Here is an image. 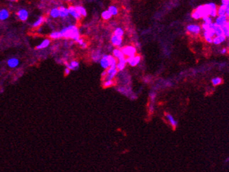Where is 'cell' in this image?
Instances as JSON below:
<instances>
[{
  "label": "cell",
  "instance_id": "cell-1",
  "mask_svg": "<svg viewBox=\"0 0 229 172\" xmlns=\"http://www.w3.org/2000/svg\"><path fill=\"white\" fill-rule=\"evenodd\" d=\"M62 38L66 39H72L76 41L80 38V33L78 27L75 25H69L63 28L60 31Z\"/></svg>",
  "mask_w": 229,
  "mask_h": 172
},
{
  "label": "cell",
  "instance_id": "cell-2",
  "mask_svg": "<svg viewBox=\"0 0 229 172\" xmlns=\"http://www.w3.org/2000/svg\"><path fill=\"white\" fill-rule=\"evenodd\" d=\"M121 51L122 53H123L125 57H131V56H134L136 55L137 53V49L136 48L134 47L133 46H124L123 48H121Z\"/></svg>",
  "mask_w": 229,
  "mask_h": 172
},
{
  "label": "cell",
  "instance_id": "cell-3",
  "mask_svg": "<svg viewBox=\"0 0 229 172\" xmlns=\"http://www.w3.org/2000/svg\"><path fill=\"white\" fill-rule=\"evenodd\" d=\"M107 70V75L104 78V81L106 80H113L115 76L118 73V70L116 69V66H110Z\"/></svg>",
  "mask_w": 229,
  "mask_h": 172
},
{
  "label": "cell",
  "instance_id": "cell-4",
  "mask_svg": "<svg viewBox=\"0 0 229 172\" xmlns=\"http://www.w3.org/2000/svg\"><path fill=\"white\" fill-rule=\"evenodd\" d=\"M201 30V27L196 24H190L186 27V31L193 35H198Z\"/></svg>",
  "mask_w": 229,
  "mask_h": 172
},
{
  "label": "cell",
  "instance_id": "cell-5",
  "mask_svg": "<svg viewBox=\"0 0 229 172\" xmlns=\"http://www.w3.org/2000/svg\"><path fill=\"white\" fill-rule=\"evenodd\" d=\"M127 63H128L131 66H135L137 65H138L140 64V61H141V57L140 56H131V57H128L126 58Z\"/></svg>",
  "mask_w": 229,
  "mask_h": 172
},
{
  "label": "cell",
  "instance_id": "cell-6",
  "mask_svg": "<svg viewBox=\"0 0 229 172\" xmlns=\"http://www.w3.org/2000/svg\"><path fill=\"white\" fill-rule=\"evenodd\" d=\"M217 16H223L226 15L227 17L229 16V5H221L217 7Z\"/></svg>",
  "mask_w": 229,
  "mask_h": 172
},
{
  "label": "cell",
  "instance_id": "cell-7",
  "mask_svg": "<svg viewBox=\"0 0 229 172\" xmlns=\"http://www.w3.org/2000/svg\"><path fill=\"white\" fill-rule=\"evenodd\" d=\"M68 11H69V15H70L73 18H74L76 21H81V18H82V16L77 12V11L74 6H69L68 7Z\"/></svg>",
  "mask_w": 229,
  "mask_h": 172
},
{
  "label": "cell",
  "instance_id": "cell-8",
  "mask_svg": "<svg viewBox=\"0 0 229 172\" xmlns=\"http://www.w3.org/2000/svg\"><path fill=\"white\" fill-rule=\"evenodd\" d=\"M17 16L18 19L22 22L26 21L29 17V13L25 9H21L18 11Z\"/></svg>",
  "mask_w": 229,
  "mask_h": 172
},
{
  "label": "cell",
  "instance_id": "cell-9",
  "mask_svg": "<svg viewBox=\"0 0 229 172\" xmlns=\"http://www.w3.org/2000/svg\"><path fill=\"white\" fill-rule=\"evenodd\" d=\"M111 43L112 46H115V47L121 48L122 43H123V38L121 36L113 34L111 37Z\"/></svg>",
  "mask_w": 229,
  "mask_h": 172
},
{
  "label": "cell",
  "instance_id": "cell-10",
  "mask_svg": "<svg viewBox=\"0 0 229 172\" xmlns=\"http://www.w3.org/2000/svg\"><path fill=\"white\" fill-rule=\"evenodd\" d=\"M228 17L226 15H223V16H217L215 18V23L217 24V25L222 27L223 25H224L226 23H228Z\"/></svg>",
  "mask_w": 229,
  "mask_h": 172
},
{
  "label": "cell",
  "instance_id": "cell-11",
  "mask_svg": "<svg viewBox=\"0 0 229 172\" xmlns=\"http://www.w3.org/2000/svg\"><path fill=\"white\" fill-rule=\"evenodd\" d=\"M100 64L101 67L105 70L107 69L109 67V61L108 59V55H103L100 59Z\"/></svg>",
  "mask_w": 229,
  "mask_h": 172
},
{
  "label": "cell",
  "instance_id": "cell-12",
  "mask_svg": "<svg viewBox=\"0 0 229 172\" xmlns=\"http://www.w3.org/2000/svg\"><path fill=\"white\" fill-rule=\"evenodd\" d=\"M112 54L113 56L117 60V61L120 60H122L125 58L124 55H123V53H122L121 50L119 49V48H114V49L112 51Z\"/></svg>",
  "mask_w": 229,
  "mask_h": 172
},
{
  "label": "cell",
  "instance_id": "cell-13",
  "mask_svg": "<svg viewBox=\"0 0 229 172\" xmlns=\"http://www.w3.org/2000/svg\"><path fill=\"white\" fill-rule=\"evenodd\" d=\"M59 17L61 18H66L69 16V11L68 8L65 7L64 6H61L59 8Z\"/></svg>",
  "mask_w": 229,
  "mask_h": 172
},
{
  "label": "cell",
  "instance_id": "cell-14",
  "mask_svg": "<svg viewBox=\"0 0 229 172\" xmlns=\"http://www.w3.org/2000/svg\"><path fill=\"white\" fill-rule=\"evenodd\" d=\"M165 118H166L167 121L170 123V125H171L174 129H175V128L177 126V122L176 120L174 118V117L172 116L171 114H170V113H165Z\"/></svg>",
  "mask_w": 229,
  "mask_h": 172
},
{
  "label": "cell",
  "instance_id": "cell-15",
  "mask_svg": "<svg viewBox=\"0 0 229 172\" xmlns=\"http://www.w3.org/2000/svg\"><path fill=\"white\" fill-rule=\"evenodd\" d=\"M126 64H127V60L125 58L122 60H118V62H117L116 64V69L118 70V71H123V70L125 69V66H126Z\"/></svg>",
  "mask_w": 229,
  "mask_h": 172
},
{
  "label": "cell",
  "instance_id": "cell-16",
  "mask_svg": "<svg viewBox=\"0 0 229 172\" xmlns=\"http://www.w3.org/2000/svg\"><path fill=\"white\" fill-rule=\"evenodd\" d=\"M50 43H51V40H50L49 39H43V41H41V43L36 46V49H37V50L44 49V48H46L49 46Z\"/></svg>",
  "mask_w": 229,
  "mask_h": 172
},
{
  "label": "cell",
  "instance_id": "cell-17",
  "mask_svg": "<svg viewBox=\"0 0 229 172\" xmlns=\"http://www.w3.org/2000/svg\"><path fill=\"white\" fill-rule=\"evenodd\" d=\"M46 21V18L44 16H40L38 18V19L34 22L32 24L33 28H38L39 27H41L44 23V22Z\"/></svg>",
  "mask_w": 229,
  "mask_h": 172
},
{
  "label": "cell",
  "instance_id": "cell-18",
  "mask_svg": "<svg viewBox=\"0 0 229 172\" xmlns=\"http://www.w3.org/2000/svg\"><path fill=\"white\" fill-rule=\"evenodd\" d=\"M10 16L9 11L6 9H2L0 10V21H4L8 19Z\"/></svg>",
  "mask_w": 229,
  "mask_h": 172
},
{
  "label": "cell",
  "instance_id": "cell-19",
  "mask_svg": "<svg viewBox=\"0 0 229 172\" xmlns=\"http://www.w3.org/2000/svg\"><path fill=\"white\" fill-rule=\"evenodd\" d=\"M18 64H19V60L17 58H10L7 61V65L10 68H16V66H18Z\"/></svg>",
  "mask_w": 229,
  "mask_h": 172
},
{
  "label": "cell",
  "instance_id": "cell-20",
  "mask_svg": "<svg viewBox=\"0 0 229 172\" xmlns=\"http://www.w3.org/2000/svg\"><path fill=\"white\" fill-rule=\"evenodd\" d=\"M66 66L70 70H76L79 67V63L77 61L73 60L70 62L69 63H67Z\"/></svg>",
  "mask_w": 229,
  "mask_h": 172
},
{
  "label": "cell",
  "instance_id": "cell-21",
  "mask_svg": "<svg viewBox=\"0 0 229 172\" xmlns=\"http://www.w3.org/2000/svg\"><path fill=\"white\" fill-rule=\"evenodd\" d=\"M75 9H76L77 12L81 15L82 17H86L87 16V11L86 9L83 7V6H81V5H77V6H74Z\"/></svg>",
  "mask_w": 229,
  "mask_h": 172
},
{
  "label": "cell",
  "instance_id": "cell-22",
  "mask_svg": "<svg viewBox=\"0 0 229 172\" xmlns=\"http://www.w3.org/2000/svg\"><path fill=\"white\" fill-rule=\"evenodd\" d=\"M49 16L52 18H59V9H58V8L54 7L50 10Z\"/></svg>",
  "mask_w": 229,
  "mask_h": 172
},
{
  "label": "cell",
  "instance_id": "cell-23",
  "mask_svg": "<svg viewBox=\"0 0 229 172\" xmlns=\"http://www.w3.org/2000/svg\"><path fill=\"white\" fill-rule=\"evenodd\" d=\"M107 10L109 11V13H111L112 16H116L118 14V9L117 8V6H115V5H111V6H109Z\"/></svg>",
  "mask_w": 229,
  "mask_h": 172
},
{
  "label": "cell",
  "instance_id": "cell-24",
  "mask_svg": "<svg viewBox=\"0 0 229 172\" xmlns=\"http://www.w3.org/2000/svg\"><path fill=\"white\" fill-rule=\"evenodd\" d=\"M101 17L104 21H109V20L111 19L112 16H111V14L109 13L108 10H105V11H103L102 12Z\"/></svg>",
  "mask_w": 229,
  "mask_h": 172
},
{
  "label": "cell",
  "instance_id": "cell-25",
  "mask_svg": "<svg viewBox=\"0 0 229 172\" xmlns=\"http://www.w3.org/2000/svg\"><path fill=\"white\" fill-rule=\"evenodd\" d=\"M49 38L50 39H53V40L61 39L62 36H61V32H58V31L53 32H51V34H49Z\"/></svg>",
  "mask_w": 229,
  "mask_h": 172
},
{
  "label": "cell",
  "instance_id": "cell-26",
  "mask_svg": "<svg viewBox=\"0 0 229 172\" xmlns=\"http://www.w3.org/2000/svg\"><path fill=\"white\" fill-rule=\"evenodd\" d=\"M222 29V32H223V34L226 37L229 36V22L226 23L224 25L221 27Z\"/></svg>",
  "mask_w": 229,
  "mask_h": 172
},
{
  "label": "cell",
  "instance_id": "cell-27",
  "mask_svg": "<svg viewBox=\"0 0 229 172\" xmlns=\"http://www.w3.org/2000/svg\"><path fill=\"white\" fill-rule=\"evenodd\" d=\"M203 37H206V36H210V37L213 38L214 36H215V31H214L213 29L210 28V29H208V30L203 31Z\"/></svg>",
  "mask_w": 229,
  "mask_h": 172
},
{
  "label": "cell",
  "instance_id": "cell-28",
  "mask_svg": "<svg viewBox=\"0 0 229 172\" xmlns=\"http://www.w3.org/2000/svg\"><path fill=\"white\" fill-rule=\"evenodd\" d=\"M222 82H223V80L219 77H215L212 79V83L214 86H219V85L221 84Z\"/></svg>",
  "mask_w": 229,
  "mask_h": 172
},
{
  "label": "cell",
  "instance_id": "cell-29",
  "mask_svg": "<svg viewBox=\"0 0 229 172\" xmlns=\"http://www.w3.org/2000/svg\"><path fill=\"white\" fill-rule=\"evenodd\" d=\"M113 34L123 37V36L124 35V30L121 27H116L113 31Z\"/></svg>",
  "mask_w": 229,
  "mask_h": 172
},
{
  "label": "cell",
  "instance_id": "cell-30",
  "mask_svg": "<svg viewBox=\"0 0 229 172\" xmlns=\"http://www.w3.org/2000/svg\"><path fill=\"white\" fill-rule=\"evenodd\" d=\"M108 59L109 61L110 66H116L117 63V60L114 58V57L113 56H109V55H108Z\"/></svg>",
  "mask_w": 229,
  "mask_h": 172
},
{
  "label": "cell",
  "instance_id": "cell-31",
  "mask_svg": "<svg viewBox=\"0 0 229 172\" xmlns=\"http://www.w3.org/2000/svg\"><path fill=\"white\" fill-rule=\"evenodd\" d=\"M76 42H77L78 44L82 48H86L87 47V43L83 40V39H82V38L80 37Z\"/></svg>",
  "mask_w": 229,
  "mask_h": 172
},
{
  "label": "cell",
  "instance_id": "cell-32",
  "mask_svg": "<svg viewBox=\"0 0 229 172\" xmlns=\"http://www.w3.org/2000/svg\"><path fill=\"white\" fill-rule=\"evenodd\" d=\"M203 20V23H207V24H211L212 23H213V19H212V17H210V16H204L201 18Z\"/></svg>",
  "mask_w": 229,
  "mask_h": 172
},
{
  "label": "cell",
  "instance_id": "cell-33",
  "mask_svg": "<svg viewBox=\"0 0 229 172\" xmlns=\"http://www.w3.org/2000/svg\"><path fill=\"white\" fill-rule=\"evenodd\" d=\"M113 85V80H106L104 83H103L102 86L104 88H109L111 87Z\"/></svg>",
  "mask_w": 229,
  "mask_h": 172
},
{
  "label": "cell",
  "instance_id": "cell-34",
  "mask_svg": "<svg viewBox=\"0 0 229 172\" xmlns=\"http://www.w3.org/2000/svg\"><path fill=\"white\" fill-rule=\"evenodd\" d=\"M191 17L194 20H199V19H201V17H200V14L197 12L195 10H193V12L191 13Z\"/></svg>",
  "mask_w": 229,
  "mask_h": 172
},
{
  "label": "cell",
  "instance_id": "cell-35",
  "mask_svg": "<svg viewBox=\"0 0 229 172\" xmlns=\"http://www.w3.org/2000/svg\"><path fill=\"white\" fill-rule=\"evenodd\" d=\"M205 41L208 43H212V38L210 37V36H206V37H204Z\"/></svg>",
  "mask_w": 229,
  "mask_h": 172
},
{
  "label": "cell",
  "instance_id": "cell-36",
  "mask_svg": "<svg viewBox=\"0 0 229 172\" xmlns=\"http://www.w3.org/2000/svg\"><path fill=\"white\" fill-rule=\"evenodd\" d=\"M70 71H71V70L68 69L67 67L65 68V71H64V73H65V76H67V75H69V73H70Z\"/></svg>",
  "mask_w": 229,
  "mask_h": 172
},
{
  "label": "cell",
  "instance_id": "cell-37",
  "mask_svg": "<svg viewBox=\"0 0 229 172\" xmlns=\"http://www.w3.org/2000/svg\"><path fill=\"white\" fill-rule=\"evenodd\" d=\"M222 5H229V0H221Z\"/></svg>",
  "mask_w": 229,
  "mask_h": 172
},
{
  "label": "cell",
  "instance_id": "cell-38",
  "mask_svg": "<svg viewBox=\"0 0 229 172\" xmlns=\"http://www.w3.org/2000/svg\"><path fill=\"white\" fill-rule=\"evenodd\" d=\"M227 51H227V48H222L221 51V53L222 55H225L227 53Z\"/></svg>",
  "mask_w": 229,
  "mask_h": 172
},
{
  "label": "cell",
  "instance_id": "cell-39",
  "mask_svg": "<svg viewBox=\"0 0 229 172\" xmlns=\"http://www.w3.org/2000/svg\"><path fill=\"white\" fill-rule=\"evenodd\" d=\"M106 75H107V70H104L101 74V76H102V80H104V78H105V76H106Z\"/></svg>",
  "mask_w": 229,
  "mask_h": 172
},
{
  "label": "cell",
  "instance_id": "cell-40",
  "mask_svg": "<svg viewBox=\"0 0 229 172\" xmlns=\"http://www.w3.org/2000/svg\"><path fill=\"white\" fill-rule=\"evenodd\" d=\"M150 97H151V99L152 101H153V99H154L155 97H156V93H151V94H150Z\"/></svg>",
  "mask_w": 229,
  "mask_h": 172
},
{
  "label": "cell",
  "instance_id": "cell-41",
  "mask_svg": "<svg viewBox=\"0 0 229 172\" xmlns=\"http://www.w3.org/2000/svg\"><path fill=\"white\" fill-rule=\"evenodd\" d=\"M9 1H17V0H9Z\"/></svg>",
  "mask_w": 229,
  "mask_h": 172
}]
</instances>
